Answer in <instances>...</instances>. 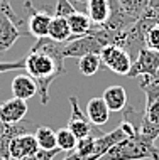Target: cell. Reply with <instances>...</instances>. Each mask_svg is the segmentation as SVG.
I'll list each match as a JSON object with an SVG mask.
<instances>
[{"label":"cell","instance_id":"cell-1","mask_svg":"<svg viewBox=\"0 0 159 160\" xmlns=\"http://www.w3.org/2000/svg\"><path fill=\"white\" fill-rule=\"evenodd\" d=\"M64 59V42L53 41L48 36L37 39L29 54L24 56V69L36 81L42 105H48L49 101V86L53 81L66 72Z\"/></svg>","mask_w":159,"mask_h":160},{"label":"cell","instance_id":"cell-2","mask_svg":"<svg viewBox=\"0 0 159 160\" xmlns=\"http://www.w3.org/2000/svg\"><path fill=\"white\" fill-rule=\"evenodd\" d=\"M124 113V122L115 130H112L103 135H90L85 138H80L76 148L63 160H97L103 155L110 147L119 143L125 137H130L139 130V122L142 113L135 110L134 106H125Z\"/></svg>","mask_w":159,"mask_h":160},{"label":"cell","instance_id":"cell-3","mask_svg":"<svg viewBox=\"0 0 159 160\" xmlns=\"http://www.w3.org/2000/svg\"><path fill=\"white\" fill-rule=\"evenodd\" d=\"M159 153V148L139 133V130L130 137H125L119 143L110 147L97 160H152Z\"/></svg>","mask_w":159,"mask_h":160},{"label":"cell","instance_id":"cell-4","mask_svg":"<svg viewBox=\"0 0 159 160\" xmlns=\"http://www.w3.org/2000/svg\"><path fill=\"white\" fill-rule=\"evenodd\" d=\"M24 10H25V25H27V32L29 36H34L36 39L46 37L49 31L51 20H53V10L51 7L44 5V7H36L31 0L24 3Z\"/></svg>","mask_w":159,"mask_h":160},{"label":"cell","instance_id":"cell-5","mask_svg":"<svg viewBox=\"0 0 159 160\" xmlns=\"http://www.w3.org/2000/svg\"><path fill=\"white\" fill-rule=\"evenodd\" d=\"M100 61L102 66H105L107 69H110L112 72L120 76H127V72L130 71L132 66V56L127 52L124 47H120L117 44H110L105 46L100 51Z\"/></svg>","mask_w":159,"mask_h":160},{"label":"cell","instance_id":"cell-6","mask_svg":"<svg viewBox=\"0 0 159 160\" xmlns=\"http://www.w3.org/2000/svg\"><path fill=\"white\" fill-rule=\"evenodd\" d=\"M70 105H71V115H70V122H68V128L75 133V137L78 140L85 137H90V135H103V132L98 130L97 125H93L88 120L87 113L81 111L78 98L70 96Z\"/></svg>","mask_w":159,"mask_h":160},{"label":"cell","instance_id":"cell-7","mask_svg":"<svg viewBox=\"0 0 159 160\" xmlns=\"http://www.w3.org/2000/svg\"><path fill=\"white\" fill-rule=\"evenodd\" d=\"M159 69V51L142 47L139 54L135 56L134 62L130 66V71L127 72V78L135 76H156Z\"/></svg>","mask_w":159,"mask_h":160},{"label":"cell","instance_id":"cell-8","mask_svg":"<svg viewBox=\"0 0 159 160\" xmlns=\"http://www.w3.org/2000/svg\"><path fill=\"white\" fill-rule=\"evenodd\" d=\"M27 115V105L20 98H10L7 101L0 103V122L5 125L20 123Z\"/></svg>","mask_w":159,"mask_h":160},{"label":"cell","instance_id":"cell-9","mask_svg":"<svg viewBox=\"0 0 159 160\" xmlns=\"http://www.w3.org/2000/svg\"><path fill=\"white\" fill-rule=\"evenodd\" d=\"M24 31L17 25L7 14L0 12V54L7 52L12 46L17 42V39L24 36ZM27 36V34H25Z\"/></svg>","mask_w":159,"mask_h":160},{"label":"cell","instance_id":"cell-10","mask_svg":"<svg viewBox=\"0 0 159 160\" xmlns=\"http://www.w3.org/2000/svg\"><path fill=\"white\" fill-rule=\"evenodd\" d=\"M36 150H39L37 140L34 137V133H22V135H17L10 140L8 143V155L12 160H20L27 155L34 153Z\"/></svg>","mask_w":159,"mask_h":160},{"label":"cell","instance_id":"cell-11","mask_svg":"<svg viewBox=\"0 0 159 160\" xmlns=\"http://www.w3.org/2000/svg\"><path fill=\"white\" fill-rule=\"evenodd\" d=\"M12 93L15 98L27 101L37 94V84L29 74H17L12 79Z\"/></svg>","mask_w":159,"mask_h":160},{"label":"cell","instance_id":"cell-12","mask_svg":"<svg viewBox=\"0 0 159 160\" xmlns=\"http://www.w3.org/2000/svg\"><path fill=\"white\" fill-rule=\"evenodd\" d=\"M87 15L93 25H103L110 17V0H87Z\"/></svg>","mask_w":159,"mask_h":160},{"label":"cell","instance_id":"cell-13","mask_svg":"<svg viewBox=\"0 0 159 160\" xmlns=\"http://www.w3.org/2000/svg\"><path fill=\"white\" fill-rule=\"evenodd\" d=\"M87 116L88 120L93 125L100 127L109 122V116H110V110L107 106L105 99L103 98H92L87 105Z\"/></svg>","mask_w":159,"mask_h":160},{"label":"cell","instance_id":"cell-14","mask_svg":"<svg viewBox=\"0 0 159 160\" xmlns=\"http://www.w3.org/2000/svg\"><path fill=\"white\" fill-rule=\"evenodd\" d=\"M48 37L53 39V41H58V42H68L71 39H75V36L71 34L70 25H68L66 17H59V15L53 17L49 31H48Z\"/></svg>","mask_w":159,"mask_h":160},{"label":"cell","instance_id":"cell-15","mask_svg":"<svg viewBox=\"0 0 159 160\" xmlns=\"http://www.w3.org/2000/svg\"><path fill=\"white\" fill-rule=\"evenodd\" d=\"M107 106L110 111H124L127 106V93L122 86H110L103 91V96Z\"/></svg>","mask_w":159,"mask_h":160},{"label":"cell","instance_id":"cell-16","mask_svg":"<svg viewBox=\"0 0 159 160\" xmlns=\"http://www.w3.org/2000/svg\"><path fill=\"white\" fill-rule=\"evenodd\" d=\"M66 20H68V25H70V29H71V34L75 37L85 36V34H88L93 27L90 17L85 14V12H80V10H75L73 14H70L66 17Z\"/></svg>","mask_w":159,"mask_h":160},{"label":"cell","instance_id":"cell-17","mask_svg":"<svg viewBox=\"0 0 159 160\" xmlns=\"http://www.w3.org/2000/svg\"><path fill=\"white\" fill-rule=\"evenodd\" d=\"M114 2L134 20H137L149 8V0H114Z\"/></svg>","mask_w":159,"mask_h":160},{"label":"cell","instance_id":"cell-18","mask_svg":"<svg viewBox=\"0 0 159 160\" xmlns=\"http://www.w3.org/2000/svg\"><path fill=\"white\" fill-rule=\"evenodd\" d=\"M76 143H78V138L75 137V133L71 132L68 127L64 128H59L56 132V145L61 152H66V153H71L73 150L76 148Z\"/></svg>","mask_w":159,"mask_h":160},{"label":"cell","instance_id":"cell-19","mask_svg":"<svg viewBox=\"0 0 159 160\" xmlns=\"http://www.w3.org/2000/svg\"><path fill=\"white\" fill-rule=\"evenodd\" d=\"M34 137L37 140V145L42 150H54L58 148L56 145V132L49 127H37L34 132Z\"/></svg>","mask_w":159,"mask_h":160},{"label":"cell","instance_id":"cell-20","mask_svg":"<svg viewBox=\"0 0 159 160\" xmlns=\"http://www.w3.org/2000/svg\"><path fill=\"white\" fill-rule=\"evenodd\" d=\"M100 66H102V61H100V56L98 54H85V56H81L78 61V71L83 76L97 74Z\"/></svg>","mask_w":159,"mask_h":160},{"label":"cell","instance_id":"cell-21","mask_svg":"<svg viewBox=\"0 0 159 160\" xmlns=\"http://www.w3.org/2000/svg\"><path fill=\"white\" fill-rule=\"evenodd\" d=\"M142 118L149 123H154L159 127V99L156 101H146V110L142 113Z\"/></svg>","mask_w":159,"mask_h":160},{"label":"cell","instance_id":"cell-22","mask_svg":"<svg viewBox=\"0 0 159 160\" xmlns=\"http://www.w3.org/2000/svg\"><path fill=\"white\" fill-rule=\"evenodd\" d=\"M146 47L159 51V20L154 22L146 34Z\"/></svg>","mask_w":159,"mask_h":160},{"label":"cell","instance_id":"cell-23","mask_svg":"<svg viewBox=\"0 0 159 160\" xmlns=\"http://www.w3.org/2000/svg\"><path fill=\"white\" fill-rule=\"evenodd\" d=\"M59 152H61L59 148H54V150H42V148H39V150H36L34 153L27 155V157H24L20 160H53Z\"/></svg>","mask_w":159,"mask_h":160},{"label":"cell","instance_id":"cell-24","mask_svg":"<svg viewBox=\"0 0 159 160\" xmlns=\"http://www.w3.org/2000/svg\"><path fill=\"white\" fill-rule=\"evenodd\" d=\"M76 8L73 7L71 2L68 0H58L56 2V8H54V15H59V17H68L70 14H73Z\"/></svg>","mask_w":159,"mask_h":160},{"label":"cell","instance_id":"cell-25","mask_svg":"<svg viewBox=\"0 0 159 160\" xmlns=\"http://www.w3.org/2000/svg\"><path fill=\"white\" fill-rule=\"evenodd\" d=\"M25 61L24 58L17 59V61H0V74L8 71H17V69H24Z\"/></svg>","mask_w":159,"mask_h":160},{"label":"cell","instance_id":"cell-26","mask_svg":"<svg viewBox=\"0 0 159 160\" xmlns=\"http://www.w3.org/2000/svg\"><path fill=\"white\" fill-rule=\"evenodd\" d=\"M149 10L159 15V0H149Z\"/></svg>","mask_w":159,"mask_h":160},{"label":"cell","instance_id":"cell-27","mask_svg":"<svg viewBox=\"0 0 159 160\" xmlns=\"http://www.w3.org/2000/svg\"><path fill=\"white\" fill-rule=\"evenodd\" d=\"M152 160H159V153H157V155H156V157H154Z\"/></svg>","mask_w":159,"mask_h":160},{"label":"cell","instance_id":"cell-28","mask_svg":"<svg viewBox=\"0 0 159 160\" xmlns=\"http://www.w3.org/2000/svg\"><path fill=\"white\" fill-rule=\"evenodd\" d=\"M78 2H83V3H87V0H78Z\"/></svg>","mask_w":159,"mask_h":160},{"label":"cell","instance_id":"cell-29","mask_svg":"<svg viewBox=\"0 0 159 160\" xmlns=\"http://www.w3.org/2000/svg\"><path fill=\"white\" fill-rule=\"evenodd\" d=\"M156 76H157V78H159V69H157V74H156Z\"/></svg>","mask_w":159,"mask_h":160},{"label":"cell","instance_id":"cell-30","mask_svg":"<svg viewBox=\"0 0 159 160\" xmlns=\"http://www.w3.org/2000/svg\"><path fill=\"white\" fill-rule=\"evenodd\" d=\"M10 160H12V158H10Z\"/></svg>","mask_w":159,"mask_h":160}]
</instances>
